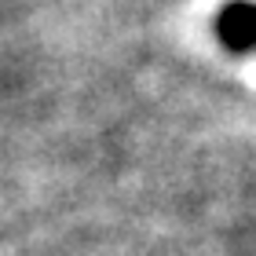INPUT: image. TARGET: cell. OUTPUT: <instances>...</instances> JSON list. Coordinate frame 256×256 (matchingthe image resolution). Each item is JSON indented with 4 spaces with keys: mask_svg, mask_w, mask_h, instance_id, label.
<instances>
[{
    "mask_svg": "<svg viewBox=\"0 0 256 256\" xmlns=\"http://www.w3.org/2000/svg\"><path fill=\"white\" fill-rule=\"evenodd\" d=\"M216 33L230 52L256 48V4L252 0H230L216 18Z\"/></svg>",
    "mask_w": 256,
    "mask_h": 256,
    "instance_id": "cell-1",
    "label": "cell"
}]
</instances>
